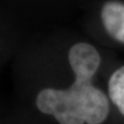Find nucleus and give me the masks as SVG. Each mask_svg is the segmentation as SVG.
Returning a JSON list of instances; mask_svg holds the SVG:
<instances>
[{"label":"nucleus","mask_w":124,"mask_h":124,"mask_svg":"<svg viewBox=\"0 0 124 124\" xmlns=\"http://www.w3.org/2000/svg\"><path fill=\"white\" fill-rule=\"evenodd\" d=\"M68 59L74 83L64 90L43 89L36 97V106L59 124L103 123L109 114V99L92 83L101 63L100 54L91 44L77 43L69 49Z\"/></svg>","instance_id":"nucleus-1"},{"label":"nucleus","mask_w":124,"mask_h":124,"mask_svg":"<svg viewBox=\"0 0 124 124\" xmlns=\"http://www.w3.org/2000/svg\"><path fill=\"white\" fill-rule=\"evenodd\" d=\"M101 21L111 38L124 43V4L118 1L106 2L101 8Z\"/></svg>","instance_id":"nucleus-2"},{"label":"nucleus","mask_w":124,"mask_h":124,"mask_svg":"<svg viewBox=\"0 0 124 124\" xmlns=\"http://www.w3.org/2000/svg\"><path fill=\"white\" fill-rule=\"evenodd\" d=\"M108 95L124 116V66L111 74L108 82Z\"/></svg>","instance_id":"nucleus-3"}]
</instances>
